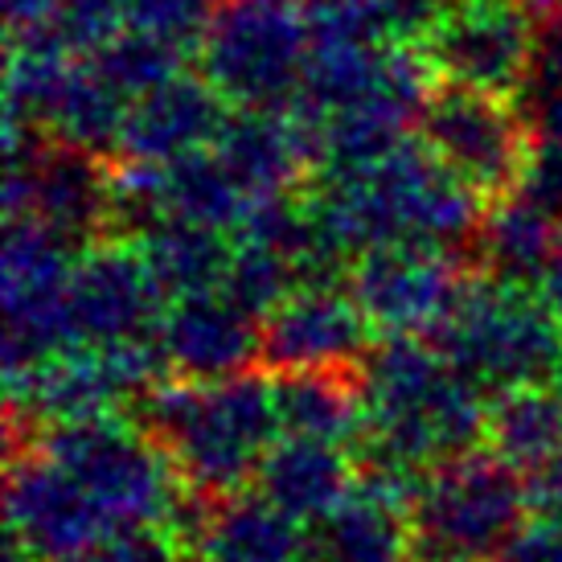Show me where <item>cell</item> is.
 <instances>
[{
	"mask_svg": "<svg viewBox=\"0 0 562 562\" xmlns=\"http://www.w3.org/2000/svg\"><path fill=\"white\" fill-rule=\"evenodd\" d=\"M308 205L341 259L391 243L460 250L484 226V198L443 169L423 140H403L370 169L316 172Z\"/></svg>",
	"mask_w": 562,
	"mask_h": 562,
	"instance_id": "cell-1",
	"label": "cell"
},
{
	"mask_svg": "<svg viewBox=\"0 0 562 562\" xmlns=\"http://www.w3.org/2000/svg\"><path fill=\"white\" fill-rule=\"evenodd\" d=\"M370 464L423 481L427 472L481 448L488 394L436 341L386 337L358 370Z\"/></svg>",
	"mask_w": 562,
	"mask_h": 562,
	"instance_id": "cell-2",
	"label": "cell"
},
{
	"mask_svg": "<svg viewBox=\"0 0 562 562\" xmlns=\"http://www.w3.org/2000/svg\"><path fill=\"white\" fill-rule=\"evenodd\" d=\"M140 423L198 497L247 488L283 439L276 378L255 370L218 382L177 378L169 386H153L140 403Z\"/></svg>",
	"mask_w": 562,
	"mask_h": 562,
	"instance_id": "cell-3",
	"label": "cell"
},
{
	"mask_svg": "<svg viewBox=\"0 0 562 562\" xmlns=\"http://www.w3.org/2000/svg\"><path fill=\"white\" fill-rule=\"evenodd\" d=\"M30 443L79 481V488L111 526V538L144 526L169 530L172 517L186 505L189 488L181 472L172 469L169 452L144 423L132 427L120 415L46 423V431Z\"/></svg>",
	"mask_w": 562,
	"mask_h": 562,
	"instance_id": "cell-4",
	"label": "cell"
},
{
	"mask_svg": "<svg viewBox=\"0 0 562 562\" xmlns=\"http://www.w3.org/2000/svg\"><path fill=\"white\" fill-rule=\"evenodd\" d=\"M530 514V476L497 452L443 460L411 497L415 562H497Z\"/></svg>",
	"mask_w": 562,
	"mask_h": 562,
	"instance_id": "cell-5",
	"label": "cell"
},
{
	"mask_svg": "<svg viewBox=\"0 0 562 562\" xmlns=\"http://www.w3.org/2000/svg\"><path fill=\"white\" fill-rule=\"evenodd\" d=\"M431 341L493 398L562 378V321L526 283L472 280Z\"/></svg>",
	"mask_w": 562,
	"mask_h": 562,
	"instance_id": "cell-6",
	"label": "cell"
},
{
	"mask_svg": "<svg viewBox=\"0 0 562 562\" xmlns=\"http://www.w3.org/2000/svg\"><path fill=\"white\" fill-rule=\"evenodd\" d=\"M313 49V25L300 0H222L198 58L202 75L231 108L288 111Z\"/></svg>",
	"mask_w": 562,
	"mask_h": 562,
	"instance_id": "cell-7",
	"label": "cell"
},
{
	"mask_svg": "<svg viewBox=\"0 0 562 562\" xmlns=\"http://www.w3.org/2000/svg\"><path fill=\"white\" fill-rule=\"evenodd\" d=\"M79 247L37 218H4L0 300H4V378L9 386L70 349L66 283Z\"/></svg>",
	"mask_w": 562,
	"mask_h": 562,
	"instance_id": "cell-8",
	"label": "cell"
},
{
	"mask_svg": "<svg viewBox=\"0 0 562 562\" xmlns=\"http://www.w3.org/2000/svg\"><path fill=\"white\" fill-rule=\"evenodd\" d=\"M419 140L484 202L509 198L521 186L533 153L526 111L505 94L460 82L431 87L419 111Z\"/></svg>",
	"mask_w": 562,
	"mask_h": 562,
	"instance_id": "cell-9",
	"label": "cell"
},
{
	"mask_svg": "<svg viewBox=\"0 0 562 562\" xmlns=\"http://www.w3.org/2000/svg\"><path fill=\"white\" fill-rule=\"evenodd\" d=\"M165 358L157 341L132 345H70L42 361L33 374L9 386L13 415H30L42 423L94 419L120 415L124 403H144L157 386Z\"/></svg>",
	"mask_w": 562,
	"mask_h": 562,
	"instance_id": "cell-10",
	"label": "cell"
},
{
	"mask_svg": "<svg viewBox=\"0 0 562 562\" xmlns=\"http://www.w3.org/2000/svg\"><path fill=\"white\" fill-rule=\"evenodd\" d=\"M349 296L382 337H431L452 313L472 276L456 250L391 243L358 255L349 267Z\"/></svg>",
	"mask_w": 562,
	"mask_h": 562,
	"instance_id": "cell-11",
	"label": "cell"
},
{
	"mask_svg": "<svg viewBox=\"0 0 562 562\" xmlns=\"http://www.w3.org/2000/svg\"><path fill=\"white\" fill-rule=\"evenodd\" d=\"M169 292L160 288L140 247L94 243L82 247L66 283V325L75 345L157 341Z\"/></svg>",
	"mask_w": 562,
	"mask_h": 562,
	"instance_id": "cell-12",
	"label": "cell"
},
{
	"mask_svg": "<svg viewBox=\"0 0 562 562\" xmlns=\"http://www.w3.org/2000/svg\"><path fill=\"white\" fill-rule=\"evenodd\" d=\"M374 325L349 288L300 283L263 316V366L271 374H358Z\"/></svg>",
	"mask_w": 562,
	"mask_h": 562,
	"instance_id": "cell-13",
	"label": "cell"
},
{
	"mask_svg": "<svg viewBox=\"0 0 562 562\" xmlns=\"http://www.w3.org/2000/svg\"><path fill=\"white\" fill-rule=\"evenodd\" d=\"M9 538L30 562H66L103 547L111 526L79 481L30 443L9 469Z\"/></svg>",
	"mask_w": 562,
	"mask_h": 562,
	"instance_id": "cell-14",
	"label": "cell"
},
{
	"mask_svg": "<svg viewBox=\"0 0 562 562\" xmlns=\"http://www.w3.org/2000/svg\"><path fill=\"white\" fill-rule=\"evenodd\" d=\"M530 13L509 0H464L427 42L423 58L443 82L517 94L533 58Z\"/></svg>",
	"mask_w": 562,
	"mask_h": 562,
	"instance_id": "cell-15",
	"label": "cell"
},
{
	"mask_svg": "<svg viewBox=\"0 0 562 562\" xmlns=\"http://www.w3.org/2000/svg\"><path fill=\"white\" fill-rule=\"evenodd\" d=\"M157 349L165 370L186 382H218L263 361V321L226 292L177 296L160 316Z\"/></svg>",
	"mask_w": 562,
	"mask_h": 562,
	"instance_id": "cell-16",
	"label": "cell"
},
{
	"mask_svg": "<svg viewBox=\"0 0 562 562\" xmlns=\"http://www.w3.org/2000/svg\"><path fill=\"white\" fill-rule=\"evenodd\" d=\"M419 481L370 464L353 493L313 521V562H415L411 497Z\"/></svg>",
	"mask_w": 562,
	"mask_h": 562,
	"instance_id": "cell-17",
	"label": "cell"
},
{
	"mask_svg": "<svg viewBox=\"0 0 562 562\" xmlns=\"http://www.w3.org/2000/svg\"><path fill=\"white\" fill-rule=\"evenodd\" d=\"M198 562H313V530L267 493L202 497L189 517Z\"/></svg>",
	"mask_w": 562,
	"mask_h": 562,
	"instance_id": "cell-18",
	"label": "cell"
},
{
	"mask_svg": "<svg viewBox=\"0 0 562 562\" xmlns=\"http://www.w3.org/2000/svg\"><path fill=\"white\" fill-rule=\"evenodd\" d=\"M226 120L231 111L214 82L205 75L202 79L177 75L160 82L157 91L132 99L120 153L124 160H140V165H172L189 153L214 148Z\"/></svg>",
	"mask_w": 562,
	"mask_h": 562,
	"instance_id": "cell-19",
	"label": "cell"
},
{
	"mask_svg": "<svg viewBox=\"0 0 562 562\" xmlns=\"http://www.w3.org/2000/svg\"><path fill=\"white\" fill-rule=\"evenodd\" d=\"M214 153L231 169L238 189L250 198V205L263 198H283L292 193L300 172L313 169L296 124L288 111H243L238 108L222 136L214 140Z\"/></svg>",
	"mask_w": 562,
	"mask_h": 562,
	"instance_id": "cell-20",
	"label": "cell"
},
{
	"mask_svg": "<svg viewBox=\"0 0 562 562\" xmlns=\"http://www.w3.org/2000/svg\"><path fill=\"white\" fill-rule=\"evenodd\" d=\"M358 476L361 472L353 469L349 448H337V443H325V439L283 436L267 452L255 484L280 509H288V514H296L300 521L313 526L333 505H341L353 493Z\"/></svg>",
	"mask_w": 562,
	"mask_h": 562,
	"instance_id": "cell-21",
	"label": "cell"
},
{
	"mask_svg": "<svg viewBox=\"0 0 562 562\" xmlns=\"http://www.w3.org/2000/svg\"><path fill=\"white\" fill-rule=\"evenodd\" d=\"M144 259L153 267L160 288L177 296H202V292H222L231 263H235V247L226 231L205 226V222L189 218H160L153 222L144 235H136Z\"/></svg>",
	"mask_w": 562,
	"mask_h": 562,
	"instance_id": "cell-22",
	"label": "cell"
},
{
	"mask_svg": "<svg viewBox=\"0 0 562 562\" xmlns=\"http://www.w3.org/2000/svg\"><path fill=\"white\" fill-rule=\"evenodd\" d=\"M476 247H481V259L493 280L530 288V283H542L550 259L562 247L559 218L547 214L538 202H530L521 189H514L509 198L493 202V210L484 214Z\"/></svg>",
	"mask_w": 562,
	"mask_h": 562,
	"instance_id": "cell-23",
	"label": "cell"
},
{
	"mask_svg": "<svg viewBox=\"0 0 562 562\" xmlns=\"http://www.w3.org/2000/svg\"><path fill=\"white\" fill-rule=\"evenodd\" d=\"M127 108H132V99L115 91L94 66L70 63L58 91L49 94L46 111H42V132L49 140L103 157L124 140Z\"/></svg>",
	"mask_w": 562,
	"mask_h": 562,
	"instance_id": "cell-24",
	"label": "cell"
},
{
	"mask_svg": "<svg viewBox=\"0 0 562 562\" xmlns=\"http://www.w3.org/2000/svg\"><path fill=\"white\" fill-rule=\"evenodd\" d=\"M283 436L358 448L366 439V403L358 374H276Z\"/></svg>",
	"mask_w": 562,
	"mask_h": 562,
	"instance_id": "cell-25",
	"label": "cell"
},
{
	"mask_svg": "<svg viewBox=\"0 0 562 562\" xmlns=\"http://www.w3.org/2000/svg\"><path fill=\"white\" fill-rule=\"evenodd\" d=\"M484 443L526 476L542 469L562 448V378L497 394L488 403Z\"/></svg>",
	"mask_w": 562,
	"mask_h": 562,
	"instance_id": "cell-26",
	"label": "cell"
},
{
	"mask_svg": "<svg viewBox=\"0 0 562 562\" xmlns=\"http://www.w3.org/2000/svg\"><path fill=\"white\" fill-rule=\"evenodd\" d=\"M160 205H165V218H189L218 226V231H238V222L247 218L250 210V198L238 189L218 153L202 148L172 165H160Z\"/></svg>",
	"mask_w": 562,
	"mask_h": 562,
	"instance_id": "cell-27",
	"label": "cell"
},
{
	"mask_svg": "<svg viewBox=\"0 0 562 562\" xmlns=\"http://www.w3.org/2000/svg\"><path fill=\"white\" fill-rule=\"evenodd\" d=\"M181 63H186V49L169 46V42L140 30L115 33L108 46L91 54V66L124 99H140V94L157 91L160 82L177 79Z\"/></svg>",
	"mask_w": 562,
	"mask_h": 562,
	"instance_id": "cell-28",
	"label": "cell"
},
{
	"mask_svg": "<svg viewBox=\"0 0 562 562\" xmlns=\"http://www.w3.org/2000/svg\"><path fill=\"white\" fill-rule=\"evenodd\" d=\"M300 271L296 263H288L283 255L259 247V243H238L235 247V263H231V276H226V296H235L247 313H255L263 321L276 304L292 296L300 288Z\"/></svg>",
	"mask_w": 562,
	"mask_h": 562,
	"instance_id": "cell-29",
	"label": "cell"
},
{
	"mask_svg": "<svg viewBox=\"0 0 562 562\" xmlns=\"http://www.w3.org/2000/svg\"><path fill=\"white\" fill-rule=\"evenodd\" d=\"M127 30V0H58L49 16V33L66 54H94Z\"/></svg>",
	"mask_w": 562,
	"mask_h": 562,
	"instance_id": "cell-30",
	"label": "cell"
},
{
	"mask_svg": "<svg viewBox=\"0 0 562 562\" xmlns=\"http://www.w3.org/2000/svg\"><path fill=\"white\" fill-rule=\"evenodd\" d=\"M210 16V0H127V30L153 33L186 54L202 46Z\"/></svg>",
	"mask_w": 562,
	"mask_h": 562,
	"instance_id": "cell-31",
	"label": "cell"
},
{
	"mask_svg": "<svg viewBox=\"0 0 562 562\" xmlns=\"http://www.w3.org/2000/svg\"><path fill=\"white\" fill-rule=\"evenodd\" d=\"M313 25V37H353V42H386L378 0H300Z\"/></svg>",
	"mask_w": 562,
	"mask_h": 562,
	"instance_id": "cell-32",
	"label": "cell"
},
{
	"mask_svg": "<svg viewBox=\"0 0 562 562\" xmlns=\"http://www.w3.org/2000/svg\"><path fill=\"white\" fill-rule=\"evenodd\" d=\"M460 4L464 0H378V13L391 42L415 46V42H427Z\"/></svg>",
	"mask_w": 562,
	"mask_h": 562,
	"instance_id": "cell-33",
	"label": "cell"
},
{
	"mask_svg": "<svg viewBox=\"0 0 562 562\" xmlns=\"http://www.w3.org/2000/svg\"><path fill=\"white\" fill-rule=\"evenodd\" d=\"M497 562H562V517H533L514 533Z\"/></svg>",
	"mask_w": 562,
	"mask_h": 562,
	"instance_id": "cell-34",
	"label": "cell"
},
{
	"mask_svg": "<svg viewBox=\"0 0 562 562\" xmlns=\"http://www.w3.org/2000/svg\"><path fill=\"white\" fill-rule=\"evenodd\" d=\"M530 501L533 514L562 517V448L550 456L538 472H530Z\"/></svg>",
	"mask_w": 562,
	"mask_h": 562,
	"instance_id": "cell-35",
	"label": "cell"
},
{
	"mask_svg": "<svg viewBox=\"0 0 562 562\" xmlns=\"http://www.w3.org/2000/svg\"><path fill=\"white\" fill-rule=\"evenodd\" d=\"M4 4V25L9 37H25V33H42L49 16L58 9V0H0Z\"/></svg>",
	"mask_w": 562,
	"mask_h": 562,
	"instance_id": "cell-36",
	"label": "cell"
},
{
	"mask_svg": "<svg viewBox=\"0 0 562 562\" xmlns=\"http://www.w3.org/2000/svg\"><path fill=\"white\" fill-rule=\"evenodd\" d=\"M538 292H542V300L550 304V313L562 321V247H559V255L550 259L547 276H542V283H538Z\"/></svg>",
	"mask_w": 562,
	"mask_h": 562,
	"instance_id": "cell-37",
	"label": "cell"
},
{
	"mask_svg": "<svg viewBox=\"0 0 562 562\" xmlns=\"http://www.w3.org/2000/svg\"><path fill=\"white\" fill-rule=\"evenodd\" d=\"M509 4H521V9H526V13H550V9H554V4H562V0H509Z\"/></svg>",
	"mask_w": 562,
	"mask_h": 562,
	"instance_id": "cell-38",
	"label": "cell"
},
{
	"mask_svg": "<svg viewBox=\"0 0 562 562\" xmlns=\"http://www.w3.org/2000/svg\"><path fill=\"white\" fill-rule=\"evenodd\" d=\"M66 562H108V554H103V550L94 547L91 554H79V559H66Z\"/></svg>",
	"mask_w": 562,
	"mask_h": 562,
	"instance_id": "cell-39",
	"label": "cell"
}]
</instances>
